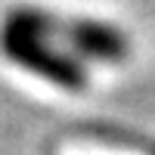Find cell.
I'll return each instance as SVG.
<instances>
[{
  "label": "cell",
  "mask_w": 155,
  "mask_h": 155,
  "mask_svg": "<svg viewBox=\"0 0 155 155\" xmlns=\"http://www.w3.org/2000/svg\"><path fill=\"white\" fill-rule=\"evenodd\" d=\"M59 155H140V152L112 149V146H99V143H65L59 149Z\"/></svg>",
  "instance_id": "cell-1"
}]
</instances>
